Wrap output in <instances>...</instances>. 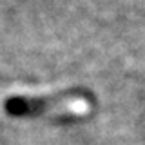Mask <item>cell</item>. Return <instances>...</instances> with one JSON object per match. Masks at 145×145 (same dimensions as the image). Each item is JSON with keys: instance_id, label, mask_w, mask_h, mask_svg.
<instances>
[{"instance_id": "1", "label": "cell", "mask_w": 145, "mask_h": 145, "mask_svg": "<svg viewBox=\"0 0 145 145\" xmlns=\"http://www.w3.org/2000/svg\"><path fill=\"white\" fill-rule=\"evenodd\" d=\"M87 103L82 98H74L71 94L62 96H44V98H27V96H13L7 98L6 111L13 116L25 114H42L47 111H85Z\"/></svg>"}]
</instances>
